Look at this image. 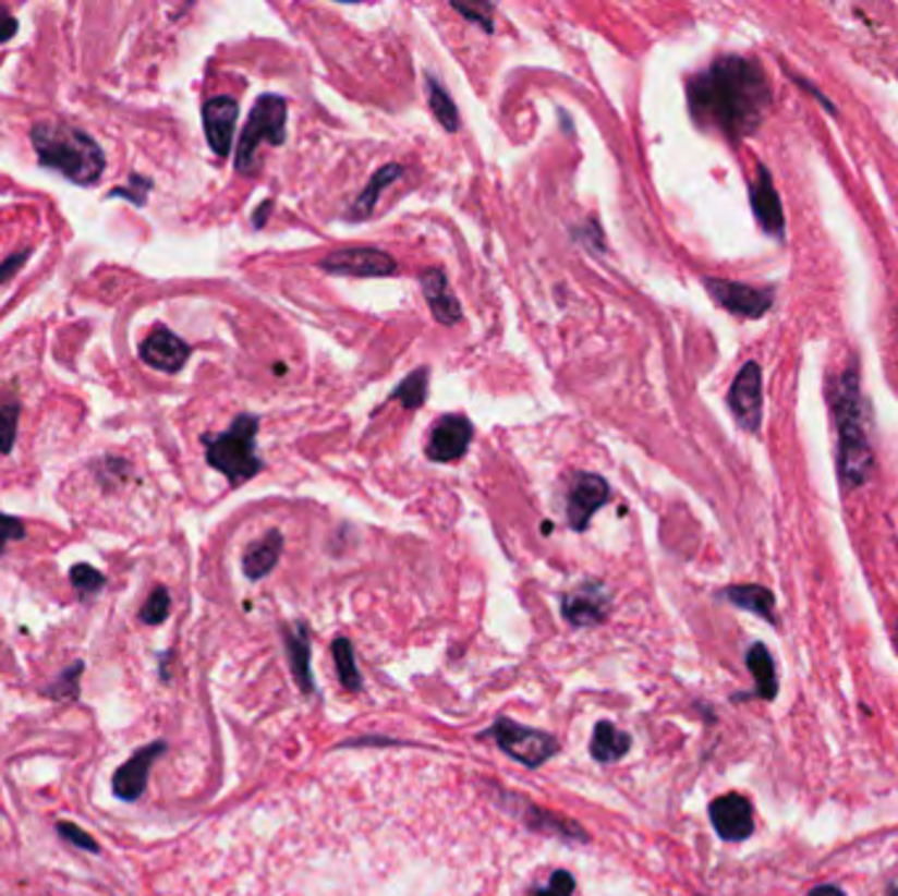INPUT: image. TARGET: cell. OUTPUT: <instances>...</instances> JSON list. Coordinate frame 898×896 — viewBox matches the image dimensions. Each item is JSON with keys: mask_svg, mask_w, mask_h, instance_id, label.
Masks as SVG:
<instances>
[{"mask_svg": "<svg viewBox=\"0 0 898 896\" xmlns=\"http://www.w3.org/2000/svg\"><path fill=\"white\" fill-rule=\"evenodd\" d=\"M773 104L767 80L754 61L725 56L689 82V111L702 130L741 140L762 124Z\"/></svg>", "mask_w": 898, "mask_h": 896, "instance_id": "obj_1", "label": "cell"}, {"mask_svg": "<svg viewBox=\"0 0 898 896\" xmlns=\"http://www.w3.org/2000/svg\"><path fill=\"white\" fill-rule=\"evenodd\" d=\"M32 145L43 166L61 171L76 184L98 182L106 166L100 145L66 121H40L32 126Z\"/></svg>", "mask_w": 898, "mask_h": 896, "instance_id": "obj_2", "label": "cell"}, {"mask_svg": "<svg viewBox=\"0 0 898 896\" xmlns=\"http://www.w3.org/2000/svg\"><path fill=\"white\" fill-rule=\"evenodd\" d=\"M255 434H258V419L255 415H240L229 432L205 439L208 463L216 471H221L232 484L253 479L263 469V460L255 450Z\"/></svg>", "mask_w": 898, "mask_h": 896, "instance_id": "obj_3", "label": "cell"}, {"mask_svg": "<svg viewBox=\"0 0 898 896\" xmlns=\"http://www.w3.org/2000/svg\"><path fill=\"white\" fill-rule=\"evenodd\" d=\"M836 415L840 428V476L849 486L862 484L870 471V445L864 437L862 415H859V392L854 376H844L838 384Z\"/></svg>", "mask_w": 898, "mask_h": 896, "instance_id": "obj_4", "label": "cell"}, {"mask_svg": "<svg viewBox=\"0 0 898 896\" xmlns=\"http://www.w3.org/2000/svg\"><path fill=\"white\" fill-rule=\"evenodd\" d=\"M287 140V100L279 95H260L250 113L245 132L240 137L236 150V171L253 174L258 169V147L260 143L284 145Z\"/></svg>", "mask_w": 898, "mask_h": 896, "instance_id": "obj_5", "label": "cell"}, {"mask_svg": "<svg viewBox=\"0 0 898 896\" xmlns=\"http://www.w3.org/2000/svg\"><path fill=\"white\" fill-rule=\"evenodd\" d=\"M492 734L497 739V744L502 747V752L510 754L512 760H518L525 767L544 765L557 752V741L549 734L536 731V728H525L521 723L497 721Z\"/></svg>", "mask_w": 898, "mask_h": 896, "instance_id": "obj_6", "label": "cell"}, {"mask_svg": "<svg viewBox=\"0 0 898 896\" xmlns=\"http://www.w3.org/2000/svg\"><path fill=\"white\" fill-rule=\"evenodd\" d=\"M320 268L333 277H389L395 274L397 261L376 247H348L326 255Z\"/></svg>", "mask_w": 898, "mask_h": 896, "instance_id": "obj_7", "label": "cell"}, {"mask_svg": "<svg viewBox=\"0 0 898 896\" xmlns=\"http://www.w3.org/2000/svg\"><path fill=\"white\" fill-rule=\"evenodd\" d=\"M609 500V484L596 473L579 471L568 489V523L570 529L586 531L596 510Z\"/></svg>", "mask_w": 898, "mask_h": 896, "instance_id": "obj_8", "label": "cell"}, {"mask_svg": "<svg viewBox=\"0 0 898 896\" xmlns=\"http://www.w3.org/2000/svg\"><path fill=\"white\" fill-rule=\"evenodd\" d=\"M166 741H153V744L143 747L126 760L124 765L113 773V794L124 802H137L147 789V778H150V767L156 765L158 758L166 754Z\"/></svg>", "mask_w": 898, "mask_h": 896, "instance_id": "obj_9", "label": "cell"}, {"mask_svg": "<svg viewBox=\"0 0 898 896\" xmlns=\"http://www.w3.org/2000/svg\"><path fill=\"white\" fill-rule=\"evenodd\" d=\"M471 421L463 419V415H441L432 428L426 456L436 460V463H452V460H460L465 456L468 447H471Z\"/></svg>", "mask_w": 898, "mask_h": 896, "instance_id": "obj_10", "label": "cell"}, {"mask_svg": "<svg viewBox=\"0 0 898 896\" xmlns=\"http://www.w3.org/2000/svg\"><path fill=\"white\" fill-rule=\"evenodd\" d=\"M730 411L736 413L739 424L749 432H756L762 421V371L756 363H747L741 374L736 376L728 395Z\"/></svg>", "mask_w": 898, "mask_h": 896, "instance_id": "obj_11", "label": "cell"}, {"mask_svg": "<svg viewBox=\"0 0 898 896\" xmlns=\"http://www.w3.org/2000/svg\"><path fill=\"white\" fill-rule=\"evenodd\" d=\"M709 821L725 841H743L752 836L754 815L752 804L741 794H725L709 804Z\"/></svg>", "mask_w": 898, "mask_h": 896, "instance_id": "obj_12", "label": "cell"}, {"mask_svg": "<svg viewBox=\"0 0 898 896\" xmlns=\"http://www.w3.org/2000/svg\"><path fill=\"white\" fill-rule=\"evenodd\" d=\"M707 290L723 308L739 313V316L756 318L762 316L769 305H773V298L769 292L754 290L749 284H739V281H725V279H707Z\"/></svg>", "mask_w": 898, "mask_h": 896, "instance_id": "obj_13", "label": "cell"}, {"mask_svg": "<svg viewBox=\"0 0 898 896\" xmlns=\"http://www.w3.org/2000/svg\"><path fill=\"white\" fill-rule=\"evenodd\" d=\"M139 355H143V361L150 368L163 371V374H177V371L187 363L190 344L182 342V339H179L174 331L166 329V326H158V329H153L150 337L143 342Z\"/></svg>", "mask_w": 898, "mask_h": 896, "instance_id": "obj_14", "label": "cell"}, {"mask_svg": "<svg viewBox=\"0 0 898 896\" xmlns=\"http://www.w3.org/2000/svg\"><path fill=\"white\" fill-rule=\"evenodd\" d=\"M236 113H240V106H236V100L229 98V95L210 98L203 108L205 137H208V143L210 147H214L216 156L223 158V156H229V150H232Z\"/></svg>", "mask_w": 898, "mask_h": 896, "instance_id": "obj_15", "label": "cell"}, {"mask_svg": "<svg viewBox=\"0 0 898 896\" xmlns=\"http://www.w3.org/2000/svg\"><path fill=\"white\" fill-rule=\"evenodd\" d=\"M421 287H423V294H426L428 308H432L436 322L445 324V326H454V324L460 322V316H463V311H460L458 298H454V294L449 292L445 271H439V268H432V271H423V274H421Z\"/></svg>", "mask_w": 898, "mask_h": 896, "instance_id": "obj_16", "label": "cell"}, {"mask_svg": "<svg viewBox=\"0 0 898 896\" xmlns=\"http://www.w3.org/2000/svg\"><path fill=\"white\" fill-rule=\"evenodd\" d=\"M562 613L573 626L599 623L607 616V597L599 586H583L562 600Z\"/></svg>", "mask_w": 898, "mask_h": 896, "instance_id": "obj_17", "label": "cell"}, {"mask_svg": "<svg viewBox=\"0 0 898 896\" xmlns=\"http://www.w3.org/2000/svg\"><path fill=\"white\" fill-rule=\"evenodd\" d=\"M752 206L756 219H760L762 227L767 229L769 234H780L782 232V208H780V197L773 187V179L765 169H760V177H756V184L752 187Z\"/></svg>", "mask_w": 898, "mask_h": 896, "instance_id": "obj_18", "label": "cell"}, {"mask_svg": "<svg viewBox=\"0 0 898 896\" xmlns=\"http://www.w3.org/2000/svg\"><path fill=\"white\" fill-rule=\"evenodd\" d=\"M281 547H284V536L279 531H268L260 542L250 544L245 549V558H242V568H245L247 579L258 581L263 576L271 573L276 562H279Z\"/></svg>", "mask_w": 898, "mask_h": 896, "instance_id": "obj_19", "label": "cell"}, {"mask_svg": "<svg viewBox=\"0 0 898 896\" xmlns=\"http://www.w3.org/2000/svg\"><path fill=\"white\" fill-rule=\"evenodd\" d=\"M631 750V736L620 728H615L609 721L596 723L594 734H592V754L599 763H615L623 754Z\"/></svg>", "mask_w": 898, "mask_h": 896, "instance_id": "obj_20", "label": "cell"}, {"mask_svg": "<svg viewBox=\"0 0 898 896\" xmlns=\"http://www.w3.org/2000/svg\"><path fill=\"white\" fill-rule=\"evenodd\" d=\"M725 597L733 605L743 607V610L756 613V616L765 618L767 623H778V618H775V597L765 586H730L728 592H725Z\"/></svg>", "mask_w": 898, "mask_h": 896, "instance_id": "obj_21", "label": "cell"}, {"mask_svg": "<svg viewBox=\"0 0 898 896\" xmlns=\"http://www.w3.org/2000/svg\"><path fill=\"white\" fill-rule=\"evenodd\" d=\"M749 670H752L754 683H756V694L762 700H775L778 694V678H775V663L773 655L767 652L765 644H754L747 655Z\"/></svg>", "mask_w": 898, "mask_h": 896, "instance_id": "obj_22", "label": "cell"}, {"mask_svg": "<svg viewBox=\"0 0 898 896\" xmlns=\"http://www.w3.org/2000/svg\"><path fill=\"white\" fill-rule=\"evenodd\" d=\"M287 650H290V661L294 678H298L300 689L311 691L313 689V676H311V642H307L305 629H298L287 637Z\"/></svg>", "mask_w": 898, "mask_h": 896, "instance_id": "obj_23", "label": "cell"}, {"mask_svg": "<svg viewBox=\"0 0 898 896\" xmlns=\"http://www.w3.org/2000/svg\"><path fill=\"white\" fill-rule=\"evenodd\" d=\"M400 177H402V166H397V164H389V166H384V169H378L374 179L368 182V187L363 190V195L357 197L355 206H352V219H363V216H368L371 208H374L376 197L381 195V190Z\"/></svg>", "mask_w": 898, "mask_h": 896, "instance_id": "obj_24", "label": "cell"}, {"mask_svg": "<svg viewBox=\"0 0 898 896\" xmlns=\"http://www.w3.org/2000/svg\"><path fill=\"white\" fill-rule=\"evenodd\" d=\"M82 674H85V663L74 661L59 678H56L53 683H50V687L43 689V697H48V700H56V702L80 700V678H82Z\"/></svg>", "mask_w": 898, "mask_h": 896, "instance_id": "obj_25", "label": "cell"}, {"mask_svg": "<svg viewBox=\"0 0 898 896\" xmlns=\"http://www.w3.org/2000/svg\"><path fill=\"white\" fill-rule=\"evenodd\" d=\"M428 106H432L434 117L441 121V126H445L447 132H458L460 130L458 108H454L447 89L441 87L436 80H428Z\"/></svg>", "mask_w": 898, "mask_h": 896, "instance_id": "obj_26", "label": "cell"}, {"mask_svg": "<svg viewBox=\"0 0 898 896\" xmlns=\"http://www.w3.org/2000/svg\"><path fill=\"white\" fill-rule=\"evenodd\" d=\"M333 657H337L339 681H342L350 691L361 689V670H357L355 652H352V644L348 642V639H337V642H333Z\"/></svg>", "mask_w": 898, "mask_h": 896, "instance_id": "obj_27", "label": "cell"}, {"mask_svg": "<svg viewBox=\"0 0 898 896\" xmlns=\"http://www.w3.org/2000/svg\"><path fill=\"white\" fill-rule=\"evenodd\" d=\"M426 387H428V368H418L402 379L400 387L395 389V400H400L405 408H421L423 400H426Z\"/></svg>", "mask_w": 898, "mask_h": 896, "instance_id": "obj_28", "label": "cell"}, {"mask_svg": "<svg viewBox=\"0 0 898 896\" xmlns=\"http://www.w3.org/2000/svg\"><path fill=\"white\" fill-rule=\"evenodd\" d=\"M69 579H72V584L76 592H80V597H85V600L95 597V594L106 586V576H102L100 571H95V568L87 566V562L74 566L72 573H69Z\"/></svg>", "mask_w": 898, "mask_h": 896, "instance_id": "obj_29", "label": "cell"}, {"mask_svg": "<svg viewBox=\"0 0 898 896\" xmlns=\"http://www.w3.org/2000/svg\"><path fill=\"white\" fill-rule=\"evenodd\" d=\"M16 421H19V402L3 400L0 397V452H9L16 439Z\"/></svg>", "mask_w": 898, "mask_h": 896, "instance_id": "obj_30", "label": "cell"}, {"mask_svg": "<svg viewBox=\"0 0 898 896\" xmlns=\"http://www.w3.org/2000/svg\"><path fill=\"white\" fill-rule=\"evenodd\" d=\"M169 610H171L169 592H166L163 586H156V589H153L150 597H147L143 610H139V618H143L145 623L158 626V623H163L166 616H169Z\"/></svg>", "mask_w": 898, "mask_h": 896, "instance_id": "obj_31", "label": "cell"}, {"mask_svg": "<svg viewBox=\"0 0 898 896\" xmlns=\"http://www.w3.org/2000/svg\"><path fill=\"white\" fill-rule=\"evenodd\" d=\"M56 831H59V836L63 838V841L74 844V847L85 849V852H89V855H98V852H100V844L95 841V838L89 836L85 828H80V825H74V823H69V821H61V823H56Z\"/></svg>", "mask_w": 898, "mask_h": 896, "instance_id": "obj_32", "label": "cell"}, {"mask_svg": "<svg viewBox=\"0 0 898 896\" xmlns=\"http://www.w3.org/2000/svg\"><path fill=\"white\" fill-rule=\"evenodd\" d=\"M575 881L566 870H557L544 888H536L534 896H573Z\"/></svg>", "mask_w": 898, "mask_h": 896, "instance_id": "obj_33", "label": "cell"}, {"mask_svg": "<svg viewBox=\"0 0 898 896\" xmlns=\"http://www.w3.org/2000/svg\"><path fill=\"white\" fill-rule=\"evenodd\" d=\"M22 536H24V523L19 521V518L0 513V555L5 553V547H9L11 542L22 540Z\"/></svg>", "mask_w": 898, "mask_h": 896, "instance_id": "obj_34", "label": "cell"}, {"mask_svg": "<svg viewBox=\"0 0 898 896\" xmlns=\"http://www.w3.org/2000/svg\"><path fill=\"white\" fill-rule=\"evenodd\" d=\"M454 9H458L463 16L473 19V22H478L481 27H484L486 32L494 29V11H492V5H471V9H468V5H454Z\"/></svg>", "mask_w": 898, "mask_h": 896, "instance_id": "obj_35", "label": "cell"}, {"mask_svg": "<svg viewBox=\"0 0 898 896\" xmlns=\"http://www.w3.org/2000/svg\"><path fill=\"white\" fill-rule=\"evenodd\" d=\"M16 27H19L16 19L11 16L5 9H0V43H5V40H9V37H14Z\"/></svg>", "mask_w": 898, "mask_h": 896, "instance_id": "obj_36", "label": "cell"}, {"mask_svg": "<svg viewBox=\"0 0 898 896\" xmlns=\"http://www.w3.org/2000/svg\"><path fill=\"white\" fill-rule=\"evenodd\" d=\"M24 258H27V253L14 255V258H11L9 264H5L3 268H0V281H3V279H9V277H11V271H14L16 266H22V264H24Z\"/></svg>", "mask_w": 898, "mask_h": 896, "instance_id": "obj_37", "label": "cell"}, {"mask_svg": "<svg viewBox=\"0 0 898 896\" xmlns=\"http://www.w3.org/2000/svg\"><path fill=\"white\" fill-rule=\"evenodd\" d=\"M810 896H846V894L840 892L838 886H817V888H812Z\"/></svg>", "mask_w": 898, "mask_h": 896, "instance_id": "obj_38", "label": "cell"}, {"mask_svg": "<svg viewBox=\"0 0 898 896\" xmlns=\"http://www.w3.org/2000/svg\"><path fill=\"white\" fill-rule=\"evenodd\" d=\"M896 644H898V626H896Z\"/></svg>", "mask_w": 898, "mask_h": 896, "instance_id": "obj_39", "label": "cell"}]
</instances>
